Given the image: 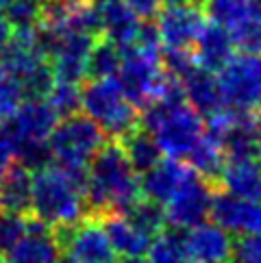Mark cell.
Wrapping results in <instances>:
<instances>
[{
    "instance_id": "f1b7e54d",
    "label": "cell",
    "mask_w": 261,
    "mask_h": 263,
    "mask_svg": "<svg viewBox=\"0 0 261 263\" xmlns=\"http://www.w3.org/2000/svg\"><path fill=\"white\" fill-rule=\"evenodd\" d=\"M237 263H261V231L235 237V255Z\"/></svg>"
},
{
    "instance_id": "e575fe53",
    "label": "cell",
    "mask_w": 261,
    "mask_h": 263,
    "mask_svg": "<svg viewBox=\"0 0 261 263\" xmlns=\"http://www.w3.org/2000/svg\"><path fill=\"white\" fill-rule=\"evenodd\" d=\"M165 3H181V0H165Z\"/></svg>"
},
{
    "instance_id": "ffe728a7",
    "label": "cell",
    "mask_w": 261,
    "mask_h": 263,
    "mask_svg": "<svg viewBox=\"0 0 261 263\" xmlns=\"http://www.w3.org/2000/svg\"><path fill=\"white\" fill-rule=\"evenodd\" d=\"M185 159L190 161V167L194 172H198L200 176H204L207 181H211L213 185H216L218 176L222 172V165H225V161H227V155H225V146L204 130L200 142L192 148V153Z\"/></svg>"
},
{
    "instance_id": "30bf717a",
    "label": "cell",
    "mask_w": 261,
    "mask_h": 263,
    "mask_svg": "<svg viewBox=\"0 0 261 263\" xmlns=\"http://www.w3.org/2000/svg\"><path fill=\"white\" fill-rule=\"evenodd\" d=\"M163 48H192L204 24V11L192 0L167 3L155 17Z\"/></svg>"
},
{
    "instance_id": "d6a6232c",
    "label": "cell",
    "mask_w": 261,
    "mask_h": 263,
    "mask_svg": "<svg viewBox=\"0 0 261 263\" xmlns=\"http://www.w3.org/2000/svg\"><path fill=\"white\" fill-rule=\"evenodd\" d=\"M122 263H148V261H144L142 257H126Z\"/></svg>"
},
{
    "instance_id": "52a82bcc",
    "label": "cell",
    "mask_w": 261,
    "mask_h": 263,
    "mask_svg": "<svg viewBox=\"0 0 261 263\" xmlns=\"http://www.w3.org/2000/svg\"><path fill=\"white\" fill-rule=\"evenodd\" d=\"M122 59L118 65V81L128 100L142 111L161 96L165 85V70L161 65V52L146 50L139 46H126L120 50Z\"/></svg>"
},
{
    "instance_id": "d4e9b609",
    "label": "cell",
    "mask_w": 261,
    "mask_h": 263,
    "mask_svg": "<svg viewBox=\"0 0 261 263\" xmlns=\"http://www.w3.org/2000/svg\"><path fill=\"white\" fill-rule=\"evenodd\" d=\"M44 100L52 107V111L59 118L79 114V109H81V87H79V83H68V81L54 79L52 87L44 96Z\"/></svg>"
},
{
    "instance_id": "74e56055",
    "label": "cell",
    "mask_w": 261,
    "mask_h": 263,
    "mask_svg": "<svg viewBox=\"0 0 261 263\" xmlns=\"http://www.w3.org/2000/svg\"><path fill=\"white\" fill-rule=\"evenodd\" d=\"M194 263H196V261H194Z\"/></svg>"
},
{
    "instance_id": "2e32d148",
    "label": "cell",
    "mask_w": 261,
    "mask_h": 263,
    "mask_svg": "<svg viewBox=\"0 0 261 263\" xmlns=\"http://www.w3.org/2000/svg\"><path fill=\"white\" fill-rule=\"evenodd\" d=\"M96 5L100 11V35L111 40L120 50L133 44L142 20L130 11L124 0H107Z\"/></svg>"
},
{
    "instance_id": "ac0fdd59",
    "label": "cell",
    "mask_w": 261,
    "mask_h": 263,
    "mask_svg": "<svg viewBox=\"0 0 261 263\" xmlns=\"http://www.w3.org/2000/svg\"><path fill=\"white\" fill-rule=\"evenodd\" d=\"M181 83H183L185 100H188L202 118H207L213 111L225 107L222 105V98H220L216 72H209V70L200 68V65H196L185 77H181Z\"/></svg>"
},
{
    "instance_id": "5bb4252c",
    "label": "cell",
    "mask_w": 261,
    "mask_h": 263,
    "mask_svg": "<svg viewBox=\"0 0 261 263\" xmlns=\"http://www.w3.org/2000/svg\"><path fill=\"white\" fill-rule=\"evenodd\" d=\"M216 187L235 196L261 200V157L227 159Z\"/></svg>"
},
{
    "instance_id": "1f68e13d",
    "label": "cell",
    "mask_w": 261,
    "mask_h": 263,
    "mask_svg": "<svg viewBox=\"0 0 261 263\" xmlns=\"http://www.w3.org/2000/svg\"><path fill=\"white\" fill-rule=\"evenodd\" d=\"M255 135H257V142H259V148H261V109L255 114Z\"/></svg>"
},
{
    "instance_id": "f546056e",
    "label": "cell",
    "mask_w": 261,
    "mask_h": 263,
    "mask_svg": "<svg viewBox=\"0 0 261 263\" xmlns=\"http://www.w3.org/2000/svg\"><path fill=\"white\" fill-rule=\"evenodd\" d=\"M124 3L139 20H155L159 9L163 7V0H124Z\"/></svg>"
},
{
    "instance_id": "836d02e7",
    "label": "cell",
    "mask_w": 261,
    "mask_h": 263,
    "mask_svg": "<svg viewBox=\"0 0 261 263\" xmlns=\"http://www.w3.org/2000/svg\"><path fill=\"white\" fill-rule=\"evenodd\" d=\"M192 3H196V5H200V7H202V3H204V0H192Z\"/></svg>"
},
{
    "instance_id": "8d00e7d4",
    "label": "cell",
    "mask_w": 261,
    "mask_h": 263,
    "mask_svg": "<svg viewBox=\"0 0 261 263\" xmlns=\"http://www.w3.org/2000/svg\"><path fill=\"white\" fill-rule=\"evenodd\" d=\"M59 263H68V261H65V259H61V261H59Z\"/></svg>"
},
{
    "instance_id": "8992f818",
    "label": "cell",
    "mask_w": 261,
    "mask_h": 263,
    "mask_svg": "<svg viewBox=\"0 0 261 263\" xmlns=\"http://www.w3.org/2000/svg\"><path fill=\"white\" fill-rule=\"evenodd\" d=\"M216 81L225 107L250 116L261 109V52H233Z\"/></svg>"
},
{
    "instance_id": "44dd1931",
    "label": "cell",
    "mask_w": 261,
    "mask_h": 263,
    "mask_svg": "<svg viewBox=\"0 0 261 263\" xmlns=\"http://www.w3.org/2000/svg\"><path fill=\"white\" fill-rule=\"evenodd\" d=\"M118 142L122 144L124 153L128 157V163L133 165V170L137 174L146 172L148 167H153L161 159V148L157 146L155 137L142 124L135 130H130L128 135H124L122 139H118Z\"/></svg>"
},
{
    "instance_id": "3957f363",
    "label": "cell",
    "mask_w": 261,
    "mask_h": 263,
    "mask_svg": "<svg viewBox=\"0 0 261 263\" xmlns=\"http://www.w3.org/2000/svg\"><path fill=\"white\" fill-rule=\"evenodd\" d=\"M142 111V126L165 157L185 159L204 135L202 116L185 98H159Z\"/></svg>"
},
{
    "instance_id": "8fae6325",
    "label": "cell",
    "mask_w": 261,
    "mask_h": 263,
    "mask_svg": "<svg viewBox=\"0 0 261 263\" xmlns=\"http://www.w3.org/2000/svg\"><path fill=\"white\" fill-rule=\"evenodd\" d=\"M209 215L218 227L231 233L233 237L261 231V200L229 194L225 190H218V187L213 192Z\"/></svg>"
},
{
    "instance_id": "5b68a950",
    "label": "cell",
    "mask_w": 261,
    "mask_h": 263,
    "mask_svg": "<svg viewBox=\"0 0 261 263\" xmlns=\"http://www.w3.org/2000/svg\"><path fill=\"white\" fill-rule=\"evenodd\" d=\"M105 133L87 116L72 114L57 122L48 137L50 161L72 172H87V165L96 150L105 144Z\"/></svg>"
},
{
    "instance_id": "83f0119b",
    "label": "cell",
    "mask_w": 261,
    "mask_h": 263,
    "mask_svg": "<svg viewBox=\"0 0 261 263\" xmlns=\"http://www.w3.org/2000/svg\"><path fill=\"white\" fill-rule=\"evenodd\" d=\"M24 91L20 81H15L13 77L0 68V126L15 114V109L22 105Z\"/></svg>"
},
{
    "instance_id": "d590c367",
    "label": "cell",
    "mask_w": 261,
    "mask_h": 263,
    "mask_svg": "<svg viewBox=\"0 0 261 263\" xmlns=\"http://www.w3.org/2000/svg\"><path fill=\"white\" fill-rule=\"evenodd\" d=\"M94 3H107V0H94Z\"/></svg>"
},
{
    "instance_id": "7402d4cb",
    "label": "cell",
    "mask_w": 261,
    "mask_h": 263,
    "mask_svg": "<svg viewBox=\"0 0 261 263\" xmlns=\"http://www.w3.org/2000/svg\"><path fill=\"white\" fill-rule=\"evenodd\" d=\"M120 59H122V52H120L118 46L111 40H107L105 35H98L94 44H91L87 57V79L114 77L118 72Z\"/></svg>"
},
{
    "instance_id": "9a60e30c",
    "label": "cell",
    "mask_w": 261,
    "mask_h": 263,
    "mask_svg": "<svg viewBox=\"0 0 261 263\" xmlns=\"http://www.w3.org/2000/svg\"><path fill=\"white\" fill-rule=\"evenodd\" d=\"M188 165L181 163V159H159L153 167L139 174V190L148 200H155L163 206V202L174 194V190L183 181Z\"/></svg>"
},
{
    "instance_id": "ba28073f",
    "label": "cell",
    "mask_w": 261,
    "mask_h": 263,
    "mask_svg": "<svg viewBox=\"0 0 261 263\" xmlns=\"http://www.w3.org/2000/svg\"><path fill=\"white\" fill-rule=\"evenodd\" d=\"M61 259L68 263H118L116 250L98 215H83L70 227L54 229Z\"/></svg>"
},
{
    "instance_id": "cb8c5ba5",
    "label": "cell",
    "mask_w": 261,
    "mask_h": 263,
    "mask_svg": "<svg viewBox=\"0 0 261 263\" xmlns=\"http://www.w3.org/2000/svg\"><path fill=\"white\" fill-rule=\"evenodd\" d=\"M126 218L137 224L148 237H155L159 235L161 231H165L167 222H165V213H163V206L155 200H148V198H139L135 204H130L128 209L124 211Z\"/></svg>"
},
{
    "instance_id": "4316f807",
    "label": "cell",
    "mask_w": 261,
    "mask_h": 263,
    "mask_svg": "<svg viewBox=\"0 0 261 263\" xmlns=\"http://www.w3.org/2000/svg\"><path fill=\"white\" fill-rule=\"evenodd\" d=\"M29 215L31 213H15L0 209V257L7 255L24 237L26 229H29Z\"/></svg>"
},
{
    "instance_id": "e0dca14e",
    "label": "cell",
    "mask_w": 261,
    "mask_h": 263,
    "mask_svg": "<svg viewBox=\"0 0 261 263\" xmlns=\"http://www.w3.org/2000/svg\"><path fill=\"white\" fill-rule=\"evenodd\" d=\"M100 222L107 231V237L111 241V246H114L116 255L142 257L148 252V246H151L153 237H148L124 213H107L100 218Z\"/></svg>"
},
{
    "instance_id": "9c48e42d",
    "label": "cell",
    "mask_w": 261,
    "mask_h": 263,
    "mask_svg": "<svg viewBox=\"0 0 261 263\" xmlns=\"http://www.w3.org/2000/svg\"><path fill=\"white\" fill-rule=\"evenodd\" d=\"M213 192H216V185L198 172H194L192 167H188L179 187L163 202L167 227H172L174 231H185L194 224L207 220L211 211Z\"/></svg>"
},
{
    "instance_id": "6da1fadb",
    "label": "cell",
    "mask_w": 261,
    "mask_h": 263,
    "mask_svg": "<svg viewBox=\"0 0 261 263\" xmlns=\"http://www.w3.org/2000/svg\"><path fill=\"white\" fill-rule=\"evenodd\" d=\"M139 198V174L128 163L122 144L107 137L91 157L85 172L87 213L98 218L107 213H124Z\"/></svg>"
},
{
    "instance_id": "4dcf8cb0",
    "label": "cell",
    "mask_w": 261,
    "mask_h": 263,
    "mask_svg": "<svg viewBox=\"0 0 261 263\" xmlns=\"http://www.w3.org/2000/svg\"><path fill=\"white\" fill-rule=\"evenodd\" d=\"M9 37H11V26H9L5 13H0V50L5 48V44L9 42Z\"/></svg>"
},
{
    "instance_id": "7c38bea8",
    "label": "cell",
    "mask_w": 261,
    "mask_h": 263,
    "mask_svg": "<svg viewBox=\"0 0 261 263\" xmlns=\"http://www.w3.org/2000/svg\"><path fill=\"white\" fill-rule=\"evenodd\" d=\"M183 246L196 263H231L235 255V237L216 222H198L181 235Z\"/></svg>"
},
{
    "instance_id": "7a4b0ae2",
    "label": "cell",
    "mask_w": 261,
    "mask_h": 263,
    "mask_svg": "<svg viewBox=\"0 0 261 263\" xmlns=\"http://www.w3.org/2000/svg\"><path fill=\"white\" fill-rule=\"evenodd\" d=\"M87 211L85 172H72L54 161L31 170V215L48 229H63Z\"/></svg>"
},
{
    "instance_id": "d6986e66",
    "label": "cell",
    "mask_w": 261,
    "mask_h": 263,
    "mask_svg": "<svg viewBox=\"0 0 261 263\" xmlns=\"http://www.w3.org/2000/svg\"><path fill=\"white\" fill-rule=\"evenodd\" d=\"M0 209L31 213V167L13 161L0 181Z\"/></svg>"
},
{
    "instance_id": "484cf974",
    "label": "cell",
    "mask_w": 261,
    "mask_h": 263,
    "mask_svg": "<svg viewBox=\"0 0 261 263\" xmlns=\"http://www.w3.org/2000/svg\"><path fill=\"white\" fill-rule=\"evenodd\" d=\"M3 9L11 31L35 29L42 22V0H7Z\"/></svg>"
},
{
    "instance_id": "603a6c76",
    "label": "cell",
    "mask_w": 261,
    "mask_h": 263,
    "mask_svg": "<svg viewBox=\"0 0 261 263\" xmlns=\"http://www.w3.org/2000/svg\"><path fill=\"white\" fill-rule=\"evenodd\" d=\"M148 263H194V259L185 250L181 235L165 229L148 246Z\"/></svg>"
},
{
    "instance_id": "277c9868",
    "label": "cell",
    "mask_w": 261,
    "mask_h": 263,
    "mask_svg": "<svg viewBox=\"0 0 261 263\" xmlns=\"http://www.w3.org/2000/svg\"><path fill=\"white\" fill-rule=\"evenodd\" d=\"M81 109L109 139H122L142 124V114L128 100L116 74L83 81Z\"/></svg>"
},
{
    "instance_id": "4fadbf2b",
    "label": "cell",
    "mask_w": 261,
    "mask_h": 263,
    "mask_svg": "<svg viewBox=\"0 0 261 263\" xmlns=\"http://www.w3.org/2000/svg\"><path fill=\"white\" fill-rule=\"evenodd\" d=\"M192 52L196 65H200L209 72H218L231 59V54L235 52V44H233V37L225 26L209 20L202 24V29L196 35Z\"/></svg>"
}]
</instances>
